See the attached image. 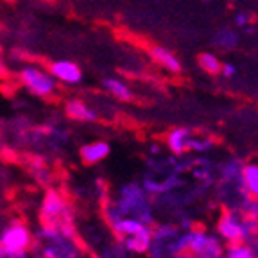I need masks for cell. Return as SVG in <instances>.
<instances>
[{
  "mask_svg": "<svg viewBox=\"0 0 258 258\" xmlns=\"http://www.w3.org/2000/svg\"><path fill=\"white\" fill-rule=\"evenodd\" d=\"M217 233L222 240L230 242H249L258 237V219H247L238 212H226L217 222Z\"/></svg>",
  "mask_w": 258,
  "mask_h": 258,
  "instance_id": "1",
  "label": "cell"
},
{
  "mask_svg": "<svg viewBox=\"0 0 258 258\" xmlns=\"http://www.w3.org/2000/svg\"><path fill=\"white\" fill-rule=\"evenodd\" d=\"M32 233L24 222H11L0 231V254L6 258H29Z\"/></svg>",
  "mask_w": 258,
  "mask_h": 258,
  "instance_id": "2",
  "label": "cell"
},
{
  "mask_svg": "<svg viewBox=\"0 0 258 258\" xmlns=\"http://www.w3.org/2000/svg\"><path fill=\"white\" fill-rule=\"evenodd\" d=\"M20 79L25 88L38 97H47L56 90V77L36 67H25L20 72Z\"/></svg>",
  "mask_w": 258,
  "mask_h": 258,
  "instance_id": "3",
  "label": "cell"
},
{
  "mask_svg": "<svg viewBox=\"0 0 258 258\" xmlns=\"http://www.w3.org/2000/svg\"><path fill=\"white\" fill-rule=\"evenodd\" d=\"M67 208H69V205L57 190H47L40 208V224L59 228V221L67 212Z\"/></svg>",
  "mask_w": 258,
  "mask_h": 258,
  "instance_id": "4",
  "label": "cell"
},
{
  "mask_svg": "<svg viewBox=\"0 0 258 258\" xmlns=\"http://www.w3.org/2000/svg\"><path fill=\"white\" fill-rule=\"evenodd\" d=\"M50 74L56 77L57 81L64 83V85H77L83 79V70L79 69V64L69 59H59L52 61L48 67Z\"/></svg>",
  "mask_w": 258,
  "mask_h": 258,
  "instance_id": "5",
  "label": "cell"
},
{
  "mask_svg": "<svg viewBox=\"0 0 258 258\" xmlns=\"http://www.w3.org/2000/svg\"><path fill=\"white\" fill-rule=\"evenodd\" d=\"M109 151H111V147H109L108 142L97 140L83 145L79 151V156L85 165H97L109 156Z\"/></svg>",
  "mask_w": 258,
  "mask_h": 258,
  "instance_id": "6",
  "label": "cell"
},
{
  "mask_svg": "<svg viewBox=\"0 0 258 258\" xmlns=\"http://www.w3.org/2000/svg\"><path fill=\"white\" fill-rule=\"evenodd\" d=\"M64 113L67 117L72 118L76 122H95L97 120V113L93 111L90 106H86L79 99H72L64 104Z\"/></svg>",
  "mask_w": 258,
  "mask_h": 258,
  "instance_id": "7",
  "label": "cell"
},
{
  "mask_svg": "<svg viewBox=\"0 0 258 258\" xmlns=\"http://www.w3.org/2000/svg\"><path fill=\"white\" fill-rule=\"evenodd\" d=\"M190 140H192V133L186 127H176L172 129L167 137V145L174 154H183L185 151H188Z\"/></svg>",
  "mask_w": 258,
  "mask_h": 258,
  "instance_id": "8",
  "label": "cell"
},
{
  "mask_svg": "<svg viewBox=\"0 0 258 258\" xmlns=\"http://www.w3.org/2000/svg\"><path fill=\"white\" fill-rule=\"evenodd\" d=\"M153 240H154V233L151 228H147V230L142 231V233L135 235V237L122 238L125 249H129L131 253H138V254L149 251V247L153 246Z\"/></svg>",
  "mask_w": 258,
  "mask_h": 258,
  "instance_id": "9",
  "label": "cell"
},
{
  "mask_svg": "<svg viewBox=\"0 0 258 258\" xmlns=\"http://www.w3.org/2000/svg\"><path fill=\"white\" fill-rule=\"evenodd\" d=\"M151 57H153L158 64H161L163 69L169 70V72H174V74L181 72V63H179V59H177V57L170 52L169 48L153 47V48H151Z\"/></svg>",
  "mask_w": 258,
  "mask_h": 258,
  "instance_id": "10",
  "label": "cell"
},
{
  "mask_svg": "<svg viewBox=\"0 0 258 258\" xmlns=\"http://www.w3.org/2000/svg\"><path fill=\"white\" fill-rule=\"evenodd\" d=\"M102 86H104L115 99H118V101L127 102L133 99V92L129 90V86L124 85L122 81L115 79V77H106V79H102Z\"/></svg>",
  "mask_w": 258,
  "mask_h": 258,
  "instance_id": "11",
  "label": "cell"
},
{
  "mask_svg": "<svg viewBox=\"0 0 258 258\" xmlns=\"http://www.w3.org/2000/svg\"><path fill=\"white\" fill-rule=\"evenodd\" d=\"M242 179H244V186L249 198L258 199V165L256 163H247L242 169Z\"/></svg>",
  "mask_w": 258,
  "mask_h": 258,
  "instance_id": "12",
  "label": "cell"
},
{
  "mask_svg": "<svg viewBox=\"0 0 258 258\" xmlns=\"http://www.w3.org/2000/svg\"><path fill=\"white\" fill-rule=\"evenodd\" d=\"M222 258H258L249 242H233L222 253Z\"/></svg>",
  "mask_w": 258,
  "mask_h": 258,
  "instance_id": "13",
  "label": "cell"
},
{
  "mask_svg": "<svg viewBox=\"0 0 258 258\" xmlns=\"http://www.w3.org/2000/svg\"><path fill=\"white\" fill-rule=\"evenodd\" d=\"M198 59H199V67H201L206 74H210V76H219V74H221L222 63L217 59V56H214V54H210V52H203Z\"/></svg>",
  "mask_w": 258,
  "mask_h": 258,
  "instance_id": "14",
  "label": "cell"
},
{
  "mask_svg": "<svg viewBox=\"0 0 258 258\" xmlns=\"http://www.w3.org/2000/svg\"><path fill=\"white\" fill-rule=\"evenodd\" d=\"M238 212H240L244 217L247 219H258V199L254 198H244V201H242V205L238 206Z\"/></svg>",
  "mask_w": 258,
  "mask_h": 258,
  "instance_id": "15",
  "label": "cell"
},
{
  "mask_svg": "<svg viewBox=\"0 0 258 258\" xmlns=\"http://www.w3.org/2000/svg\"><path fill=\"white\" fill-rule=\"evenodd\" d=\"M235 72H237V69H235L233 64H222L221 74H222L224 77H233V76H235Z\"/></svg>",
  "mask_w": 258,
  "mask_h": 258,
  "instance_id": "16",
  "label": "cell"
}]
</instances>
